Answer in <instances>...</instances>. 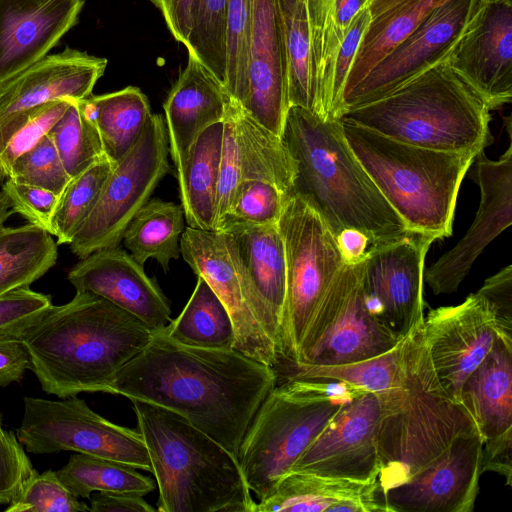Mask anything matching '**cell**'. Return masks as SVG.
Masks as SVG:
<instances>
[{"mask_svg":"<svg viewBox=\"0 0 512 512\" xmlns=\"http://www.w3.org/2000/svg\"><path fill=\"white\" fill-rule=\"evenodd\" d=\"M276 371L235 349L180 344L163 329L115 375L106 393L170 410L238 459L242 440Z\"/></svg>","mask_w":512,"mask_h":512,"instance_id":"cell-1","label":"cell"},{"mask_svg":"<svg viewBox=\"0 0 512 512\" xmlns=\"http://www.w3.org/2000/svg\"><path fill=\"white\" fill-rule=\"evenodd\" d=\"M281 139L295 162L289 196L304 200L335 239L344 231H358L377 248L414 233L354 155L339 119L289 106Z\"/></svg>","mask_w":512,"mask_h":512,"instance_id":"cell-2","label":"cell"},{"mask_svg":"<svg viewBox=\"0 0 512 512\" xmlns=\"http://www.w3.org/2000/svg\"><path fill=\"white\" fill-rule=\"evenodd\" d=\"M151 336L142 321L112 302L76 291L70 302L52 305L21 340L42 389L64 399L106 393Z\"/></svg>","mask_w":512,"mask_h":512,"instance_id":"cell-3","label":"cell"},{"mask_svg":"<svg viewBox=\"0 0 512 512\" xmlns=\"http://www.w3.org/2000/svg\"><path fill=\"white\" fill-rule=\"evenodd\" d=\"M422 327L405 336L402 385L379 398L377 494L385 507L388 491L429 466L458 435L476 427L440 384Z\"/></svg>","mask_w":512,"mask_h":512,"instance_id":"cell-4","label":"cell"},{"mask_svg":"<svg viewBox=\"0 0 512 512\" xmlns=\"http://www.w3.org/2000/svg\"><path fill=\"white\" fill-rule=\"evenodd\" d=\"M159 492V512H255L238 459L184 417L132 401Z\"/></svg>","mask_w":512,"mask_h":512,"instance_id":"cell-5","label":"cell"},{"mask_svg":"<svg viewBox=\"0 0 512 512\" xmlns=\"http://www.w3.org/2000/svg\"><path fill=\"white\" fill-rule=\"evenodd\" d=\"M340 118L393 140L439 151L478 154L492 140L488 105L448 57Z\"/></svg>","mask_w":512,"mask_h":512,"instance_id":"cell-6","label":"cell"},{"mask_svg":"<svg viewBox=\"0 0 512 512\" xmlns=\"http://www.w3.org/2000/svg\"><path fill=\"white\" fill-rule=\"evenodd\" d=\"M339 120L354 155L408 229L449 237L460 184L479 153L422 148Z\"/></svg>","mask_w":512,"mask_h":512,"instance_id":"cell-7","label":"cell"},{"mask_svg":"<svg viewBox=\"0 0 512 512\" xmlns=\"http://www.w3.org/2000/svg\"><path fill=\"white\" fill-rule=\"evenodd\" d=\"M368 390L330 378L277 381L256 411L238 452L246 483L262 500L320 433Z\"/></svg>","mask_w":512,"mask_h":512,"instance_id":"cell-8","label":"cell"},{"mask_svg":"<svg viewBox=\"0 0 512 512\" xmlns=\"http://www.w3.org/2000/svg\"><path fill=\"white\" fill-rule=\"evenodd\" d=\"M278 227L285 250L286 295L277 366L299 361L314 314L345 263L335 237L300 197H288Z\"/></svg>","mask_w":512,"mask_h":512,"instance_id":"cell-9","label":"cell"},{"mask_svg":"<svg viewBox=\"0 0 512 512\" xmlns=\"http://www.w3.org/2000/svg\"><path fill=\"white\" fill-rule=\"evenodd\" d=\"M363 273L364 260L343 264L314 314L297 362L363 361L392 350L402 340L370 306Z\"/></svg>","mask_w":512,"mask_h":512,"instance_id":"cell-10","label":"cell"},{"mask_svg":"<svg viewBox=\"0 0 512 512\" xmlns=\"http://www.w3.org/2000/svg\"><path fill=\"white\" fill-rule=\"evenodd\" d=\"M16 437L30 453L72 451L151 472L149 454L139 430L110 422L76 396L64 400L25 397Z\"/></svg>","mask_w":512,"mask_h":512,"instance_id":"cell-11","label":"cell"},{"mask_svg":"<svg viewBox=\"0 0 512 512\" xmlns=\"http://www.w3.org/2000/svg\"><path fill=\"white\" fill-rule=\"evenodd\" d=\"M168 154L164 118L151 114L137 143L113 166L95 208L69 243L79 259L119 246L131 219L169 172Z\"/></svg>","mask_w":512,"mask_h":512,"instance_id":"cell-12","label":"cell"},{"mask_svg":"<svg viewBox=\"0 0 512 512\" xmlns=\"http://www.w3.org/2000/svg\"><path fill=\"white\" fill-rule=\"evenodd\" d=\"M180 254L229 312L235 333L233 349L275 370L278 357L269 336L267 316L232 236L188 226L181 236Z\"/></svg>","mask_w":512,"mask_h":512,"instance_id":"cell-13","label":"cell"},{"mask_svg":"<svg viewBox=\"0 0 512 512\" xmlns=\"http://www.w3.org/2000/svg\"><path fill=\"white\" fill-rule=\"evenodd\" d=\"M484 3V0H447L438 5L352 90L344 94L341 115L387 95L413 76L447 58Z\"/></svg>","mask_w":512,"mask_h":512,"instance_id":"cell-14","label":"cell"},{"mask_svg":"<svg viewBox=\"0 0 512 512\" xmlns=\"http://www.w3.org/2000/svg\"><path fill=\"white\" fill-rule=\"evenodd\" d=\"M422 328L437 378L460 404L463 383L499 337L493 313L476 292L461 304L430 310Z\"/></svg>","mask_w":512,"mask_h":512,"instance_id":"cell-15","label":"cell"},{"mask_svg":"<svg viewBox=\"0 0 512 512\" xmlns=\"http://www.w3.org/2000/svg\"><path fill=\"white\" fill-rule=\"evenodd\" d=\"M432 236L412 233L371 248L364 259L363 283L372 309L400 336L424 322V260Z\"/></svg>","mask_w":512,"mask_h":512,"instance_id":"cell-16","label":"cell"},{"mask_svg":"<svg viewBox=\"0 0 512 512\" xmlns=\"http://www.w3.org/2000/svg\"><path fill=\"white\" fill-rule=\"evenodd\" d=\"M474 161L473 177L481 191L479 208L463 238L424 270V281L435 295L457 291L485 247L512 224L511 145L496 161L488 159L484 150Z\"/></svg>","mask_w":512,"mask_h":512,"instance_id":"cell-17","label":"cell"},{"mask_svg":"<svg viewBox=\"0 0 512 512\" xmlns=\"http://www.w3.org/2000/svg\"><path fill=\"white\" fill-rule=\"evenodd\" d=\"M380 420L379 397L364 392L318 435L290 471L360 482L377 481Z\"/></svg>","mask_w":512,"mask_h":512,"instance_id":"cell-18","label":"cell"},{"mask_svg":"<svg viewBox=\"0 0 512 512\" xmlns=\"http://www.w3.org/2000/svg\"><path fill=\"white\" fill-rule=\"evenodd\" d=\"M483 444L476 427L458 435L434 462L384 495L388 512H472Z\"/></svg>","mask_w":512,"mask_h":512,"instance_id":"cell-19","label":"cell"},{"mask_svg":"<svg viewBox=\"0 0 512 512\" xmlns=\"http://www.w3.org/2000/svg\"><path fill=\"white\" fill-rule=\"evenodd\" d=\"M490 110L512 99V3L485 2L448 56Z\"/></svg>","mask_w":512,"mask_h":512,"instance_id":"cell-20","label":"cell"},{"mask_svg":"<svg viewBox=\"0 0 512 512\" xmlns=\"http://www.w3.org/2000/svg\"><path fill=\"white\" fill-rule=\"evenodd\" d=\"M76 291L105 298L142 321L152 332L171 322L170 302L130 253L119 246L94 251L69 271Z\"/></svg>","mask_w":512,"mask_h":512,"instance_id":"cell-21","label":"cell"},{"mask_svg":"<svg viewBox=\"0 0 512 512\" xmlns=\"http://www.w3.org/2000/svg\"><path fill=\"white\" fill-rule=\"evenodd\" d=\"M84 0H0V85L36 63L77 22Z\"/></svg>","mask_w":512,"mask_h":512,"instance_id":"cell-22","label":"cell"},{"mask_svg":"<svg viewBox=\"0 0 512 512\" xmlns=\"http://www.w3.org/2000/svg\"><path fill=\"white\" fill-rule=\"evenodd\" d=\"M240 105L257 123L281 137L289 103L286 56L275 0H255L247 91Z\"/></svg>","mask_w":512,"mask_h":512,"instance_id":"cell-23","label":"cell"},{"mask_svg":"<svg viewBox=\"0 0 512 512\" xmlns=\"http://www.w3.org/2000/svg\"><path fill=\"white\" fill-rule=\"evenodd\" d=\"M106 66L105 58L71 48L46 55L0 85V119L54 100H83Z\"/></svg>","mask_w":512,"mask_h":512,"instance_id":"cell-24","label":"cell"},{"mask_svg":"<svg viewBox=\"0 0 512 512\" xmlns=\"http://www.w3.org/2000/svg\"><path fill=\"white\" fill-rule=\"evenodd\" d=\"M169 153L174 166L198 136L225 117V90L192 54L163 105Z\"/></svg>","mask_w":512,"mask_h":512,"instance_id":"cell-25","label":"cell"},{"mask_svg":"<svg viewBox=\"0 0 512 512\" xmlns=\"http://www.w3.org/2000/svg\"><path fill=\"white\" fill-rule=\"evenodd\" d=\"M378 483L290 471L257 502L255 512H387Z\"/></svg>","mask_w":512,"mask_h":512,"instance_id":"cell-26","label":"cell"},{"mask_svg":"<svg viewBox=\"0 0 512 512\" xmlns=\"http://www.w3.org/2000/svg\"><path fill=\"white\" fill-rule=\"evenodd\" d=\"M222 231L228 232L235 242L253 289L265 310L269 336L278 357L286 295L285 250L278 223H231Z\"/></svg>","mask_w":512,"mask_h":512,"instance_id":"cell-27","label":"cell"},{"mask_svg":"<svg viewBox=\"0 0 512 512\" xmlns=\"http://www.w3.org/2000/svg\"><path fill=\"white\" fill-rule=\"evenodd\" d=\"M460 404L484 442L512 429V343L497 337L463 383Z\"/></svg>","mask_w":512,"mask_h":512,"instance_id":"cell-28","label":"cell"},{"mask_svg":"<svg viewBox=\"0 0 512 512\" xmlns=\"http://www.w3.org/2000/svg\"><path fill=\"white\" fill-rule=\"evenodd\" d=\"M223 121L206 128L176 168L181 206L188 226L215 231Z\"/></svg>","mask_w":512,"mask_h":512,"instance_id":"cell-29","label":"cell"},{"mask_svg":"<svg viewBox=\"0 0 512 512\" xmlns=\"http://www.w3.org/2000/svg\"><path fill=\"white\" fill-rule=\"evenodd\" d=\"M225 111L233 123L240 179L268 182L289 196L295 162L281 137L252 119L226 91Z\"/></svg>","mask_w":512,"mask_h":512,"instance_id":"cell-30","label":"cell"},{"mask_svg":"<svg viewBox=\"0 0 512 512\" xmlns=\"http://www.w3.org/2000/svg\"><path fill=\"white\" fill-rule=\"evenodd\" d=\"M371 0H308L316 114L330 118L333 72L339 48L356 14Z\"/></svg>","mask_w":512,"mask_h":512,"instance_id":"cell-31","label":"cell"},{"mask_svg":"<svg viewBox=\"0 0 512 512\" xmlns=\"http://www.w3.org/2000/svg\"><path fill=\"white\" fill-rule=\"evenodd\" d=\"M95 124L105 157L114 166L134 147L151 116L146 95L137 87L80 100Z\"/></svg>","mask_w":512,"mask_h":512,"instance_id":"cell-32","label":"cell"},{"mask_svg":"<svg viewBox=\"0 0 512 512\" xmlns=\"http://www.w3.org/2000/svg\"><path fill=\"white\" fill-rule=\"evenodd\" d=\"M445 1L398 0L372 17L349 71L343 96Z\"/></svg>","mask_w":512,"mask_h":512,"instance_id":"cell-33","label":"cell"},{"mask_svg":"<svg viewBox=\"0 0 512 512\" xmlns=\"http://www.w3.org/2000/svg\"><path fill=\"white\" fill-rule=\"evenodd\" d=\"M180 205L159 198L149 199L127 225L122 242L141 265L152 258L164 271L179 258L180 240L185 230Z\"/></svg>","mask_w":512,"mask_h":512,"instance_id":"cell-34","label":"cell"},{"mask_svg":"<svg viewBox=\"0 0 512 512\" xmlns=\"http://www.w3.org/2000/svg\"><path fill=\"white\" fill-rule=\"evenodd\" d=\"M57 261V243L45 229L28 223L0 229V297L29 288Z\"/></svg>","mask_w":512,"mask_h":512,"instance_id":"cell-35","label":"cell"},{"mask_svg":"<svg viewBox=\"0 0 512 512\" xmlns=\"http://www.w3.org/2000/svg\"><path fill=\"white\" fill-rule=\"evenodd\" d=\"M287 64L289 106L316 113L308 0H275Z\"/></svg>","mask_w":512,"mask_h":512,"instance_id":"cell-36","label":"cell"},{"mask_svg":"<svg viewBox=\"0 0 512 512\" xmlns=\"http://www.w3.org/2000/svg\"><path fill=\"white\" fill-rule=\"evenodd\" d=\"M163 331L174 341L196 348L233 349L235 342L229 312L200 276L182 312Z\"/></svg>","mask_w":512,"mask_h":512,"instance_id":"cell-37","label":"cell"},{"mask_svg":"<svg viewBox=\"0 0 512 512\" xmlns=\"http://www.w3.org/2000/svg\"><path fill=\"white\" fill-rule=\"evenodd\" d=\"M404 356L405 337L392 350L371 359L337 365L282 362L275 371L278 380L330 378L360 386L382 397L402 385Z\"/></svg>","mask_w":512,"mask_h":512,"instance_id":"cell-38","label":"cell"},{"mask_svg":"<svg viewBox=\"0 0 512 512\" xmlns=\"http://www.w3.org/2000/svg\"><path fill=\"white\" fill-rule=\"evenodd\" d=\"M56 474L77 498H90L93 492L143 497L156 488L154 480L132 466L83 453L73 454Z\"/></svg>","mask_w":512,"mask_h":512,"instance_id":"cell-39","label":"cell"},{"mask_svg":"<svg viewBox=\"0 0 512 512\" xmlns=\"http://www.w3.org/2000/svg\"><path fill=\"white\" fill-rule=\"evenodd\" d=\"M113 165L104 156L73 177L61 194L52 218L57 244H69L95 208Z\"/></svg>","mask_w":512,"mask_h":512,"instance_id":"cell-40","label":"cell"},{"mask_svg":"<svg viewBox=\"0 0 512 512\" xmlns=\"http://www.w3.org/2000/svg\"><path fill=\"white\" fill-rule=\"evenodd\" d=\"M48 135L71 178L81 174L105 156L98 130L84 113L79 101H70L68 108Z\"/></svg>","mask_w":512,"mask_h":512,"instance_id":"cell-41","label":"cell"},{"mask_svg":"<svg viewBox=\"0 0 512 512\" xmlns=\"http://www.w3.org/2000/svg\"><path fill=\"white\" fill-rule=\"evenodd\" d=\"M228 0H196L186 48L221 83L226 79L225 27Z\"/></svg>","mask_w":512,"mask_h":512,"instance_id":"cell-42","label":"cell"},{"mask_svg":"<svg viewBox=\"0 0 512 512\" xmlns=\"http://www.w3.org/2000/svg\"><path fill=\"white\" fill-rule=\"evenodd\" d=\"M255 0H228L225 27L224 90L239 104L247 91V74L254 25Z\"/></svg>","mask_w":512,"mask_h":512,"instance_id":"cell-43","label":"cell"},{"mask_svg":"<svg viewBox=\"0 0 512 512\" xmlns=\"http://www.w3.org/2000/svg\"><path fill=\"white\" fill-rule=\"evenodd\" d=\"M288 197L268 182L240 180L217 231L231 223L276 224Z\"/></svg>","mask_w":512,"mask_h":512,"instance_id":"cell-44","label":"cell"},{"mask_svg":"<svg viewBox=\"0 0 512 512\" xmlns=\"http://www.w3.org/2000/svg\"><path fill=\"white\" fill-rule=\"evenodd\" d=\"M6 179L52 191L61 196L72 179L47 134L9 167Z\"/></svg>","mask_w":512,"mask_h":512,"instance_id":"cell-45","label":"cell"},{"mask_svg":"<svg viewBox=\"0 0 512 512\" xmlns=\"http://www.w3.org/2000/svg\"><path fill=\"white\" fill-rule=\"evenodd\" d=\"M6 512H87L90 507L78 498L59 479L56 472L47 470L33 475Z\"/></svg>","mask_w":512,"mask_h":512,"instance_id":"cell-46","label":"cell"},{"mask_svg":"<svg viewBox=\"0 0 512 512\" xmlns=\"http://www.w3.org/2000/svg\"><path fill=\"white\" fill-rule=\"evenodd\" d=\"M52 306L48 295L22 288L0 297V339L19 338Z\"/></svg>","mask_w":512,"mask_h":512,"instance_id":"cell-47","label":"cell"},{"mask_svg":"<svg viewBox=\"0 0 512 512\" xmlns=\"http://www.w3.org/2000/svg\"><path fill=\"white\" fill-rule=\"evenodd\" d=\"M70 101V99L54 100L30 110L28 119L0 152V163L5 173L20 155L32 149L49 133L68 108Z\"/></svg>","mask_w":512,"mask_h":512,"instance_id":"cell-48","label":"cell"},{"mask_svg":"<svg viewBox=\"0 0 512 512\" xmlns=\"http://www.w3.org/2000/svg\"><path fill=\"white\" fill-rule=\"evenodd\" d=\"M37 473L23 446L11 431H0V505L18 497L25 483Z\"/></svg>","mask_w":512,"mask_h":512,"instance_id":"cell-49","label":"cell"},{"mask_svg":"<svg viewBox=\"0 0 512 512\" xmlns=\"http://www.w3.org/2000/svg\"><path fill=\"white\" fill-rule=\"evenodd\" d=\"M14 213L24 216L52 235V218L60 196L56 193L7 179L2 186Z\"/></svg>","mask_w":512,"mask_h":512,"instance_id":"cell-50","label":"cell"},{"mask_svg":"<svg viewBox=\"0 0 512 512\" xmlns=\"http://www.w3.org/2000/svg\"><path fill=\"white\" fill-rule=\"evenodd\" d=\"M371 21L368 6L362 8L354 17L351 26L339 48L333 72V103L331 119L341 115L342 96L347 77L355 59L360 42Z\"/></svg>","mask_w":512,"mask_h":512,"instance_id":"cell-51","label":"cell"},{"mask_svg":"<svg viewBox=\"0 0 512 512\" xmlns=\"http://www.w3.org/2000/svg\"><path fill=\"white\" fill-rule=\"evenodd\" d=\"M237 144L233 123L225 111L216 201L215 231L225 217L233 192L240 181Z\"/></svg>","mask_w":512,"mask_h":512,"instance_id":"cell-52","label":"cell"},{"mask_svg":"<svg viewBox=\"0 0 512 512\" xmlns=\"http://www.w3.org/2000/svg\"><path fill=\"white\" fill-rule=\"evenodd\" d=\"M477 293L493 313L499 337L512 343V266L486 279Z\"/></svg>","mask_w":512,"mask_h":512,"instance_id":"cell-53","label":"cell"},{"mask_svg":"<svg viewBox=\"0 0 512 512\" xmlns=\"http://www.w3.org/2000/svg\"><path fill=\"white\" fill-rule=\"evenodd\" d=\"M496 472L512 486V429L484 442L481 459V473Z\"/></svg>","mask_w":512,"mask_h":512,"instance_id":"cell-54","label":"cell"},{"mask_svg":"<svg viewBox=\"0 0 512 512\" xmlns=\"http://www.w3.org/2000/svg\"><path fill=\"white\" fill-rule=\"evenodd\" d=\"M161 11L174 38L186 46L194 21L196 0H149Z\"/></svg>","mask_w":512,"mask_h":512,"instance_id":"cell-55","label":"cell"},{"mask_svg":"<svg viewBox=\"0 0 512 512\" xmlns=\"http://www.w3.org/2000/svg\"><path fill=\"white\" fill-rule=\"evenodd\" d=\"M29 367V355L21 339H0V387L19 382Z\"/></svg>","mask_w":512,"mask_h":512,"instance_id":"cell-56","label":"cell"},{"mask_svg":"<svg viewBox=\"0 0 512 512\" xmlns=\"http://www.w3.org/2000/svg\"><path fill=\"white\" fill-rule=\"evenodd\" d=\"M91 512H156V508L147 503L142 496L97 492L91 498Z\"/></svg>","mask_w":512,"mask_h":512,"instance_id":"cell-57","label":"cell"},{"mask_svg":"<svg viewBox=\"0 0 512 512\" xmlns=\"http://www.w3.org/2000/svg\"><path fill=\"white\" fill-rule=\"evenodd\" d=\"M336 241L345 263L354 264L363 261L371 249L368 238L358 231H344Z\"/></svg>","mask_w":512,"mask_h":512,"instance_id":"cell-58","label":"cell"},{"mask_svg":"<svg viewBox=\"0 0 512 512\" xmlns=\"http://www.w3.org/2000/svg\"><path fill=\"white\" fill-rule=\"evenodd\" d=\"M14 213L10 200L2 187H0V229L9 216Z\"/></svg>","mask_w":512,"mask_h":512,"instance_id":"cell-59","label":"cell"},{"mask_svg":"<svg viewBox=\"0 0 512 512\" xmlns=\"http://www.w3.org/2000/svg\"><path fill=\"white\" fill-rule=\"evenodd\" d=\"M7 177H6V173L0 163V185L2 184L3 180H5Z\"/></svg>","mask_w":512,"mask_h":512,"instance_id":"cell-60","label":"cell"},{"mask_svg":"<svg viewBox=\"0 0 512 512\" xmlns=\"http://www.w3.org/2000/svg\"><path fill=\"white\" fill-rule=\"evenodd\" d=\"M485 2L489 3V2H507V3H512V0H484Z\"/></svg>","mask_w":512,"mask_h":512,"instance_id":"cell-61","label":"cell"},{"mask_svg":"<svg viewBox=\"0 0 512 512\" xmlns=\"http://www.w3.org/2000/svg\"><path fill=\"white\" fill-rule=\"evenodd\" d=\"M2 420H1V415H0V431L2 430Z\"/></svg>","mask_w":512,"mask_h":512,"instance_id":"cell-62","label":"cell"}]
</instances>
